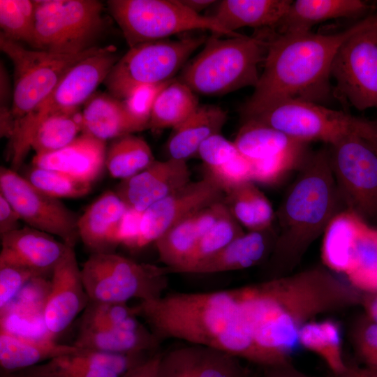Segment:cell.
Here are the masks:
<instances>
[{"instance_id": "obj_1", "label": "cell", "mask_w": 377, "mask_h": 377, "mask_svg": "<svg viewBox=\"0 0 377 377\" xmlns=\"http://www.w3.org/2000/svg\"><path fill=\"white\" fill-rule=\"evenodd\" d=\"M235 290L263 368L291 362L305 324L361 304L363 295L321 265Z\"/></svg>"}, {"instance_id": "obj_2", "label": "cell", "mask_w": 377, "mask_h": 377, "mask_svg": "<svg viewBox=\"0 0 377 377\" xmlns=\"http://www.w3.org/2000/svg\"><path fill=\"white\" fill-rule=\"evenodd\" d=\"M370 14V13H369ZM369 14L333 34H278L272 30L263 71L241 112L244 121L286 100L317 103L329 98L330 77L342 44L368 22Z\"/></svg>"}, {"instance_id": "obj_3", "label": "cell", "mask_w": 377, "mask_h": 377, "mask_svg": "<svg viewBox=\"0 0 377 377\" xmlns=\"http://www.w3.org/2000/svg\"><path fill=\"white\" fill-rule=\"evenodd\" d=\"M135 308L161 341L175 339L206 346L263 367L235 289L164 294Z\"/></svg>"}, {"instance_id": "obj_4", "label": "cell", "mask_w": 377, "mask_h": 377, "mask_svg": "<svg viewBox=\"0 0 377 377\" xmlns=\"http://www.w3.org/2000/svg\"><path fill=\"white\" fill-rule=\"evenodd\" d=\"M275 214L279 231L267 279L292 273L330 220L346 209L332 171L329 149L311 154Z\"/></svg>"}, {"instance_id": "obj_5", "label": "cell", "mask_w": 377, "mask_h": 377, "mask_svg": "<svg viewBox=\"0 0 377 377\" xmlns=\"http://www.w3.org/2000/svg\"><path fill=\"white\" fill-rule=\"evenodd\" d=\"M258 31L250 36L209 37L200 53L184 67L180 80L194 93L209 96L255 87L272 29Z\"/></svg>"}, {"instance_id": "obj_6", "label": "cell", "mask_w": 377, "mask_h": 377, "mask_svg": "<svg viewBox=\"0 0 377 377\" xmlns=\"http://www.w3.org/2000/svg\"><path fill=\"white\" fill-rule=\"evenodd\" d=\"M118 59L114 46L101 47L74 65L45 100L17 122L10 139L12 170L17 171L22 165L42 121L54 113L80 108L85 104Z\"/></svg>"}, {"instance_id": "obj_7", "label": "cell", "mask_w": 377, "mask_h": 377, "mask_svg": "<svg viewBox=\"0 0 377 377\" xmlns=\"http://www.w3.org/2000/svg\"><path fill=\"white\" fill-rule=\"evenodd\" d=\"M170 273L166 267L138 263L115 253H91L81 269L89 300L124 303L161 297Z\"/></svg>"}, {"instance_id": "obj_8", "label": "cell", "mask_w": 377, "mask_h": 377, "mask_svg": "<svg viewBox=\"0 0 377 377\" xmlns=\"http://www.w3.org/2000/svg\"><path fill=\"white\" fill-rule=\"evenodd\" d=\"M31 48L76 54L95 47L103 31V3L96 0H34Z\"/></svg>"}, {"instance_id": "obj_9", "label": "cell", "mask_w": 377, "mask_h": 377, "mask_svg": "<svg viewBox=\"0 0 377 377\" xmlns=\"http://www.w3.org/2000/svg\"><path fill=\"white\" fill-rule=\"evenodd\" d=\"M107 3L129 47L196 29L229 37L240 35L226 31L212 16L191 10L180 0H110Z\"/></svg>"}, {"instance_id": "obj_10", "label": "cell", "mask_w": 377, "mask_h": 377, "mask_svg": "<svg viewBox=\"0 0 377 377\" xmlns=\"http://www.w3.org/2000/svg\"><path fill=\"white\" fill-rule=\"evenodd\" d=\"M206 40L204 36H188L130 47L115 63L104 81L109 94L122 101L139 86L172 80L189 57Z\"/></svg>"}, {"instance_id": "obj_11", "label": "cell", "mask_w": 377, "mask_h": 377, "mask_svg": "<svg viewBox=\"0 0 377 377\" xmlns=\"http://www.w3.org/2000/svg\"><path fill=\"white\" fill-rule=\"evenodd\" d=\"M0 47L14 66L11 108L15 124L50 94L74 65L101 48L95 46L76 54H57L26 48L1 34Z\"/></svg>"}, {"instance_id": "obj_12", "label": "cell", "mask_w": 377, "mask_h": 377, "mask_svg": "<svg viewBox=\"0 0 377 377\" xmlns=\"http://www.w3.org/2000/svg\"><path fill=\"white\" fill-rule=\"evenodd\" d=\"M329 156L337 188L346 209L377 223V147L358 131L333 145Z\"/></svg>"}, {"instance_id": "obj_13", "label": "cell", "mask_w": 377, "mask_h": 377, "mask_svg": "<svg viewBox=\"0 0 377 377\" xmlns=\"http://www.w3.org/2000/svg\"><path fill=\"white\" fill-rule=\"evenodd\" d=\"M331 75L338 97L358 110L377 109V10L340 47Z\"/></svg>"}, {"instance_id": "obj_14", "label": "cell", "mask_w": 377, "mask_h": 377, "mask_svg": "<svg viewBox=\"0 0 377 377\" xmlns=\"http://www.w3.org/2000/svg\"><path fill=\"white\" fill-rule=\"evenodd\" d=\"M249 119L300 141L318 140L330 146L358 131L362 122V119L344 112L298 99L281 101Z\"/></svg>"}, {"instance_id": "obj_15", "label": "cell", "mask_w": 377, "mask_h": 377, "mask_svg": "<svg viewBox=\"0 0 377 377\" xmlns=\"http://www.w3.org/2000/svg\"><path fill=\"white\" fill-rule=\"evenodd\" d=\"M0 194L27 226L59 237L75 248L79 216L59 198L50 196L11 168L1 166Z\"/></svg>"}, {"instance_id": "obj_16", "label": "cell", "mask_w": 377, "mask_h": 377, "mask_svg": "<svg viewBox=\"0 0 377 377\" xmlns=\"http://www.w3.org/2000/svg\"><path fill=\"white\" fill-rule=\"evenodd\" d=\"M224 197L221 187L207 172L202 179L189 182L152 205L142 213L138 249L155 242L179 222Z\"/></svg>"}, {"instance_id": "obj_17", "label": "cell", "mask_w": 377, "mask_h": 377, "mask_svg": "<svg viewBox=\"0 0 377 377\" xmlns=\"http://www.w3.org/2000/svg\"><path fill=\"white\" fill-rule=\"evenodd\" d=\"M89 302L75 248L69 246L54 267L43 309L47 334L54 339L83 312Z\"/></svg>"}, {"instance_id": "obj_18", "label": "cell", "mask_w": 377, "mask_h": 377, "mask_svg": "<svg viewBox=\"0 0 377 377\" xmlns=\"http://www.w3.org/2000/svg\"><path fill=\"white\" fill-rule=\"evenodd\" d=\"M191 182L186 161H154L134 176L121 180L114 192L131 209L143 212L148 207Z\"/></svg>"}, {"instance_id": "obj_19", "label": "cell", "mask_w": 377, "mask_h": 377, "mask_svg": "<svg viewBox=\"0 0 377 377\" xmlns=\"http://www.w3.org/2000/svg\"><path fill=\"white\" fill-rule=\"evenodd\" d=\"M240 360L217 349L186 343L162 353L157 377H249Z\"/></svg>"}, {"instance_id": "obj_20", "label": "cell", "mask_w": 377, "mask_h": 377, "mask_svg": "<svg viewBox=\"0 0 377 377\" xmlns=\"http://www.w3.org/2000/svg\"><path fill=\"white\" fill-rule=\"evenodd\" d=\"M0 258L31 269L39 278L52 276L69 246L53 235L29 226L1 236Z\"/></svg>"}, {"instance_id": "obj_21", "label": "cell", "mask_w": 377, "mask_h": 377, "mask_svg": "<svg viewBox=\"0 0 377 377\" xmlns=\"http://www.w3.org/2000/svg\"><path fill=\"white\" fill-rule=\"evenodd\" d=\"M106 142L89 134L79 135L66 147L35 155L33 166L56 170L79 181L92 184L105 167Z\"/></svg>"}, {"instance_id": "obj_22", "label": "cell", "mask_w": 377, "mask_h": 377, "mask_svg": "<svg viewBox=\"0 0 377 377\" xmlns=\"http://www.w3.org/2000/svg\"><path fill=\"white\" fill-rule=\"evenodd\" d=\"M128 207L112 191H106L79 216L80 239L92 253H114L117 231Z\"/></svg>"}, {"instance_id": "obj_23", "label": "cell", "mask_w": 377, "mask_h": 377, "mask_svg": "<svg viewBox=\"0 0 377 377\" xmlns=\"http://www.w3.org/2000/svg\"><path fill=\"white\" fill-rule=\"evenodd\" d=\"M138 316L119 327H80L73 345L116 354L153 353L161 341Z\"/></svg>"}, {"instance_id": "obj_24", "label": "cell", "mask_w": 377, "mask_h": 377, "mask_svg": "<svg viewBox=\"0 0 377 377\" xmlns=\"http://www.w3.org/2000/svg\"><path fill=\"white\" fill-rule=\"evenodd\" d=\"M276 237L273 226L264 230L249 231L200 264L191 274H215L256 266L270 256Z\"/></svg>"}, {"instance_id": "obj_25", "label": "cell", "mask_w": 377, "mask_h": 377, "mask_svg": "<svg viewBox=\"0 0 377 377\" xmlns=\"http://www.w3.org/2000/svg\"><path fill=\"white\" fill-rule=\"evenodd\" d=\"M78 349L48 336L27 337L1 327L0 371H20Z\"/></svg>"}, {"instance_id": "obj_26", "label": "cell", "mask_w": 377, "mask_h": 377, "mask_svg": "<svg viewBox=\"0 0 377 377\" xmlns=\"http://www.w3.org/2000/svg\"><path fill=\"white\" fill-rule=\"evenodd\" d=\"M362 0H297L274 29L278 34H301L310 31L320 22L336 18H358L370 10Z\"/></svg>"}, {"instance_id": "obj_27", "label": "cell", "mask_w": 377, "mask_h": 377, "mask_svg": "<svg viewBox=\"0 0 377 377\" xmlns=\"http://www.w3.org/2000/svg\"><path fill=\"white\" fill-rule=\"evenodd\" d=\"M82 112V133L103 141L147 129L130 116L122 101L110 94H94Z\"/></svg>"}, {"instance_id": "obj_28", "label": "cell", "mask_w": 377, "mask_h": 377, "mask_svg": "<svg viewBox=\"0 0 377 377\" xmlns=\"http://www.w3.org/2000/svg\"><path fill=\"white\" fill-rule=\"evenodd\" d=\"M293 1L223 0L212 17L226 31L237 29H275L286 15Z\"/></svg>"}, {"instance_id": "obj_29", "label": "cell", "mask_w": 377, "mask_h": 377, "mask_svg": "<svg viewBox=\"0 0 377 377\" xmlns=\"http://www.w3.org/2000/svg\"><path fill=\"white\" fill-rule=\"evenodd\" d=\"M226 120L227 113L220 107L199 106L188 118L172 128L167 142L170 158L186 161L197 154L205 140L221 133Z\"/></svg>"}, {"instance_id": "obj_30", "label": "cell", "mask_w": 377, "mask_h": 377, "mask_svg": "<svg viewBox=\"0 0 377 377\" xmlns=\"http://www.w3.org/2000/svg\"><path fill=\"white\" fill-rule=\"evenodd\" d=\"M233 142L238 151L250 161L309 151V142L252 119L244 121Z\"/></svg>"}, {"instance_id": "obj_31", "label": "cell", "mask_w": 377, "mask_h": 377, "mask_svg": "<svg viewBox=\"0 0 377 377\" xmlns=\"http://www.w3.org/2000/svg\"><path fill=\"white\" fill-rule=\"evenodd\" d=\"M212 227L210 219L200 210L170 228L154 242L161 262L170 273L186 261L199 239Z\"/></svg>"}, {"instance_id": "obj_32", "label": "cell", "mask_w": 377, "mask_h": 377, "mask_svg": "<svg viewBox=\"0 0 377 377\" xmlns=\"http://www.w3.org/2000/svg\"><path fill=\"white\" fill-rule=\"evenodd\" d=\"M107 362L104 352L79 348L17 372L24 377H121L105 369Z\"/></svg>"}, {"instance_id": "obj_33", "label": "cell", "mask_w": 377, "mask_h": 377, "mask_svg": "<svg viewBox=\"0 0 377 377\" xmlns=\"http://www.w3.org/2000/svg\"><path fill=\"white\" fill-rule=\"evenodd\" d=\"M362 220L348 209L341 211L330 220L323 232L321 246L323 263L327 269L346 273Z\"/></svg>"}, {"instance_id": "obj_34", "label": "cell", "mask_w": 377, "mask_h": 377, "mask_svg": "<svg viewBox=\"0 0 377 377\" xmlns=\"http://www.w3.org/2000/svg\"><path fill=\"white\" fill-rule=\"evenodd\" d=\"M223 202L231 215L249 231L271 228L275 214L267 198L248 181L225 194Z\"/></svg>"}, {"instance_id": "obj_35", "label": "cell", "mask_w": 377, "mask_h": 377, "mask_svg": "<svg viewBox=\"0 0 377 377\" xmlns=\"http://www.w3.org/2000/svg\"><path fill=\"white\" fill-rule=\"evenodd\" d=\"M299 345L316 353L327 364L334 376L346 369L343 358L340 325L333 320H312L305 324L298 335Z\"/></svg>"}, {"instance_id": "obj_36", "label": "cell", "mask_w": 377, "mask_h": 377, "mask_svg": "<svg viewBox=\"0 0 377 377\" xmlns=\"http://www.w3.org/2000/svg\"><path fill=\"white\" fill-rule=\"evenodd\" d=\"M348 282L362 293L377 292V228L362 220L349 267Z\"/></svg>"}, {"instance_id": "obj_37", "label": "cell", "mask_w": 377, "mask_h": 377, "mask_svg": "<svg viewBox=\"0 0 377 377\" xmlns=\"http://www.w3.org/2000/svg\"><path fill=\"white\" fill-rule=\"evenodd\" d=\"M198 107V101L193 90L182 81L172 79L155 101L149 128H174L188 118Z\"/></svg>"}, {"instance_id": "obj_38", "label": "cell", "mask_w": 377, "mask_h": 377, "mask_svg": "<svg viewBox=\"0 0 377 377\" xmlns=\"http://www.w3.org/2000/svg\"><path fill=\"white\" fill-rule=\"evenodd\" d=\"M154 161L147 142L129 134L114 139L107 149L105 168L112 177L121 181L140 172Z\"/></svg>"}, {"instance_id": "obj_39", "label": "cell", "mask_w": 377, "mask_h": 377, "mask_svg": "<svg viewBox=\"0 0 377 377\" xmlns=\"http://www.w3.org/2000/svg\"><path fill=\"white\" fill-rule=\"evenodd\" d=\"M82 132V112L80 108L54 113L44 119L36 130L31 148L35 155L59 150Z\"/></svg>"}, {"instance_id": "obj_40", "label": "cell", "mask_w": 377, "mask_h": 377, "mask_svg": "<svg viewBox=\"0 0 377 377\" xmlns=\"http://www.w3.org/2000/svg\"><path fill=\"white\" fill-rule=\"evenodd\" d=\"M244 233L241 225L228 212L201 237L186 261L173 273L191 274L197 266Z\"/></svg>"}, {"instance_id": "obj_41", "label": "cell", "mask_w": 377, "mask_h": 377, "mask_svg": "<svg viewBox=\"0 0 377 377\" xmlns=\"http://www.w3.org/2000/svg\"><path fill=\"white\" fill-rule=\"evenodd\" d=\"M34 0H0L1 34L31 46L35 29Z\"/></svg>"}, {"instance_id": "obj_42", "label": "cell", "mask_w": 377, "mask_h": 377, "mask_svg": "<svg viewBox=\"0 0 377 377\" xmlns=\"http://www.w3.org/2000/svg\"><path fill=\"white\" fill-rule=\"evenodd\" d=\"M44 193L56 198H77L87 195L91 184L79 181L62 172L33 166L25 177Z\"/></svg>"}, {"instance_id": "obj_43", "label": "cell", "mask_w": 377, "mask_h": 377, "mask_svg": "<svg viewBox=\"0 0 377 377\" xmlns=\"http://www.w3.org/2000/svg\"><path fill=\"white\" fill-rule=\"evenodd\" d=\"M138 316L128 303L89 300L82 312L80 327H119Z\"/></svg>"}, {"instance_id": "obj_44", "label": "cell", "mask_w": 377, "mask_h": 377, "mask_svg": "<svg viewBox=\"0 0 377 377\" xmlns=\"http://www.w3.org/2000/svg\"><path fill=\"white\" fill-rule=\"evenodd\" d=\"M39 278L22 265L0 258V315L13 304L25 286Z\"/></svg>"}, {"instance_id": "obj_45", "label": "cell", "mask_w": 377, "mask_h": 377, "mask_svg": "<svg viewBox=\"0 0 377 377\" xmlns=\"http://www.w3.org/2000/svg\"><path fill=\"white\" fill-rule=\"evenodd\" d=\"M350 336L362 366L377 370V323L364 314L353 325Z\"/></svg>"}, {"instance_id": "obj_46", "label": "cell", "mask_w": 377, "mask_h": 377, "mask_svg": "<svg viewBox=\"0 0 377 377\" xmlns=\"http://www.w3.org/2000/svg\"><path fill=\"white\" fill-rule=\"evenodd\" d=\"M171 81L172 80L159 84L141 85L133 89L122 100L130 116L149 128V120L155 101L159 94Z\"/></svg>"}, {"instance_id": "obj_47", "label": "cell", "mask_w": 377, "mask_h": 377, "mask_svg": "<svg viewBox=\"0 0 377 377\" xmlns=\"http://www.w3.org/2000/svg\"><path fill=\"white\" fill-rule=\"evenodd\" d=\"M208 170L225 194L242 183L252 181L251 163L239 152L226 163Z\"/></svg>"}, {"instance_id": "obj_48", "label": "cell", "mask_w": 377, "mask_h": 377, "mask_svg": "<svg viewBox=\"0 0 377 377\" xmlns=\"http://www.w3.org/2000/svg\"><path fill=\"white\" fill-rule=\"evenodd\" d=\"M238 153L234 142L219 133L205 140L200 146L197 154L207 169H211L226 163Z\"/></svg>"}, {"instance_id": "obj_49", "label": "cell", "mask_w": 377, "mask_h": 377, "mask_svg": "<svg viewBox=\"0 0 377 377\" xmlns=\"http://www.w3.org/2000/svg\"><path fill=\"white\" fill-rule=\"evenodd\" d=\"M142 213L128 207L118 228L119 244H123L129 249H138Z\"/></svg>"}, {"instance_id": "obj_50", "label": "cell", "mask_w": 377, "mask_h": 377, "mask_svg": "<svg viewBox=\"0 0 377 377\" xmlns=\"http://www.w3.org/2000/svg\"><path fill=\"white\" fill-rule=\"evenodd\" d=\"M21 219L10 202L0 194V235L17 230L20 228Z\"/></svg>"}, {"instance_id": "obj_51", "label": "cell", "mask_w": 377, "mask_h": 377, "mask_svg": "<svg viewBox=\"0 0 377 377\" xmlns=\"http://www.w3.org/2000/svg\"><path fill=\"white\" fill-rule=\"evenodd\" d=\"M161 352H155L131 368L121 377H157Z\"/></svg>"}, {"instance_id": "obj_52", "label": "cell", "mask_w": 377, "mask_h": 377, "mask_svg": "<svg viewBox=\"0 0 377 377\" xmlns=\"http://www.w3.org/2000/svg\"><path fill=\"white\" fill-rule=\"evenodd\" d=\"M263 369L265 377H314L302 372L295 368L291 362L265 367Z\"/></svg>"}, {"instance_id": "obj_53", "label": "cell", "mask_w": 377, "mask_h": 377, "mask_svg": "<svg viewBox=\"0 0 377 377\" xmlns=\"http://www.w3.org/2000/svg\"><path fill=\"white\" fill-rule=\"evenodd\" d=\"M334 377H377V370L369 369L355 362H347L344 372Z\"/></svg>"}, {"instance_id": "obj_54", "label": "cell", "mask_w": 377, "mask_h": 377, "mask_svg": "<svg viewBox=\"0 0 377 377\" xmlns=\"http://www.w3.org/2000/svg\"><path fill=\"white\" fill-rule=\"evenodd\" d=\"M361 304L365 315L377 323V292L363 293Z\"/></svg>"}, {"instance_id": "obj_55", "label": "cell", "mask_w": 377, "mask_h": 377, "mask_svg": "<svg viewBox=\"0 0 377 377\" xmlns=\"http://www.w3.org/2000/svg\"><path fill=\"white\" fill-rule=\"evenodd\" d=\"M1 107H8V101L10 94L9 80L3 65L1 64Z\"/></svg>"}, {"instance_id": "obj_56", "label": "cell", "mask_w": 377, "mask_h": 377, "mask_svg": "<svg viewBox=\"0 0 377 377\" xmlns=\"http://www.w3.org/2000/svg\"><path fill=\"white\" fill-rule=\"evenodd\" d=\"M191 10L200 13L217 1L213 0H180Z\"/></svg>"}, {"instance_id": "obj_57", "label": "cell", "mask_w": 377, "mask_h": 377, "mask_svg": "<svg viewBox=\"0 0 377 377\" xmlns=\"http://www.w3.org/2000/svg\"><path fill=\"white\" fill-rule=\"evenodd\" d=\"M364 133L377 147V120L367 119Z\"/></svg>"}, {"instance_id": "obj_58", "label": "cell", "mask_w": 377, "mask_h": 377, "mask_svg": "<svg viewBox=\"0 0 377 377\" xmlns=\"http://www.w3.org/2000/svg\"><path fill=\"white\" fill-rule=\"evenodd\" d=\"M0 377H24L18 372H7L0 371Z\"/></svg>"}]
</instances>
